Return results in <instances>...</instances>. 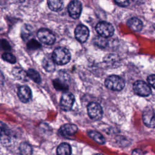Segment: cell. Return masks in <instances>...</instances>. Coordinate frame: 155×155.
I'll list each match as a JSON object with an SVG mask.
<instances>
[{
	"label": "cell",
	"mask_w": 155,
	"mask_h": 155,
	"mask_svg": "<svg viewBox=\"0 0 155 155\" xmlns=\"http://www.w3.org/2000/svg\"><path fill=\"white\" fill-rule=\"evenodd\" d=\"M51 58L55 64L62 65L67 64L70 61L71 54L67 48L64 47H58L53 51Z\"/></svg>",
	"instance_id": "cell-1"
},
{
	"label": "cell",
	"mask_w": 155,
	"mask_h": 155,
	"mask_svg": "<svg viewBox=\"0 0 155 155\" xmlns=\"http://www.w3.org/2000/svg\"><path fill=\"white\" fill-rule=\"evenodd\" d=\"M105 85L110 90L120 91L125 86V82L124 79L119 76L111 75L106 78Z\"/></svg>",
	"instance_id": "cell-2"
},
{
	"label": "cell",
	"mask_w": 155,
	"mask_h": 155,
	"mask_svg": "<svg viewBox=\"0 0 155 155\" xmlns=\"http://www.w3.org/2000/svg\"><path fill=\"white\" fill-rule=\"evenodd\" d=\"M96 30L100 36L104 38L111 37L114 31L113 26L106 21L98 22L96 26Z\"/></svg>",
	"instance_id": "cell-3"
},
{
	"label": "cell",
	"mask_w": 155,
	"mask_h": 155,
	"mask_svg": "<svg viewBox=\"0 0 155 155\" xmlns=\"http://www.w3.org/2000/svg\"><path fill=\"white\" fill-rule=\"evenodd\" d=\"M134 93L140 96H148L151 93L150 86L144 81H137L133 84Z\"/></svg>",
	"instance_id": "cell-4"
},
{
	"label": "cell",
	"mask_w": 155,
	"mask_h": 155,
	"mask_svg": "<svg viewBox=\"0 0 155 155\" xmlns=\"http://www.w3.org/2000/svg\"><path fill=\"white\" fill-rule=\"evenodd\" d=\"M37 36L42 43L47 45L54 44L56 40L54 34L50 30L45 28L40 29L37 33Z\"/></svg>",
	"instance_id": "cell-5"
},
{
	"label": "cell",
	"mask_w": 155,
	"mask_h": 155,
	"mask_svg": "<svg viewBox=\"0 0 155 155\" xmlns=\"http://www.w3.org/2000/svg\"><path fill=\"white\" fill-rule=\"evenodd\" d=\"M87 112L89 117L93 120H99L102 116V108L96 102H91L87 106Z\"/></svg>",
	"instance_id": "cell-6"
},
{
	"label": "cell",
	"mask_w": 155,
	"mask_h": 155,
	"mask_svg": "<svg viewBox=\"0 0 155 155\" xmlns=\"http://www.w3.org/2000/svg\"><path fill=\"white\" fill-rule=\"evenodd\" d=\"M74 97L73 94L70 92H65L61 96L60 107L64 111H69L71 109L74 104Z\"/></svg>",
	"instance_id": "cell-7"
},
{
	"label": "cell",
	"mask_w": 155,
	"mask_h": 155,
	"mask_svg": "<svg viewBox=\"0 0 155 155\" xmlns=\"http://www.w3.org/2000/svg\"><path fill=\"white\" fill-rule=\"evenodd\" d=\"M67 9L70 17L74 19H78L82 12V4L78 0H73L69 3Z\"/></svg>",
	"instance_id": "cell-8"
},
{
	"label": "cell",
	"mask_w": 155,
	"mask_h": 155,
	"mask_svg": "<svg viewBox=\"0 0 155 155\" xmlns=\"http://www.w3.org/2000/svg\"><path fill=\"white\" fill-rule=\"evenodd\" d=\"M142 119L147 127L151 128L155 127V112L151 108L147 107L144 110Z\"/></svg>",
	"instance_id": "cell-9"
},
{
	"label": "cell",
	"mask_w": 155,
	"mask_h": 155,
	"mask_svg": "<svg viewBox=\"0 0 155 155\" xmlns=\"http://www.w3.org/2000/svg\"><path fill=\"white\" fill-rule=\"evenodd\" d=\"M76 39L80 42H85L89 36V30L84 25L81 24L76 27L74 31Z\"/></svg>",
	"instance_id": "cell-10"
},
{
	"label": "cell",
	"mask_w": 155,
	"mask_h": 155,
	"mask_svg": "<svg viewBox=\"0 0 155 155\" xmlns=\"http://www.w3.org/2000/svg\"><path fill=\"white\" fill-rule=\"evenodd\" d=\"M18 96L21 102L26 103L28 102L31 97V91L30 88L26 85L21 86L18 89Z\"/></svg>",
	"instance_id": "cell-11"
},
{
	"label": "cell",
	"mask_w": 155,
	"mask_h": 155,
	"mask_svg": "<svg viewBox=\"0 0 155 155\" xmlns=\"http://www.w3.org/2000/svg\"><path fill=\"white\" fill-rule=\"evenodd\" d=\"M78 131V127L76 125L66 124L62 125L60 128V133L65 137H68L73 135Z\"/></svg>",
	"instance_id": "cell-12"
},
{
	"label": "cell",
	"mask_w": 155,
	"mask_h": 155,
	"mask_svg": "<svg viewBox=\"0 0 155 155\" xmlns=\"http://www.w3.org/2000/svg\"><path fill=\"white\" fill-rule=\"evenodd\" d=\"M127 25L133 31H139L142 28L143 24L139 18L133 17L128 19L127 21Z\"/></svg>",
	"instance_id": "cell-13"
},
{
	"label": "cell",
	"mask_w": 155,
	"mask_h": 155,
	"mask_svg": "<svg viewBox=\"0 0 155 155\" xmlns=\"http://www.w3.org/2000/svg\"><path fill=\"white\" fill-rule=\"evenodd\" d=\"M49 8L54 12L60 11L63 7V0H47Z\"/></svg>",
	"instance_id": "cell-14"
},
{
	"label": "cell",
	"mask_w": 155,
	"mask_h": 155,
	"mask_svg": "<svg viewBox=\"0 0 155 155\" xmlns=\"http://www.w3.org/2000/svg\"><path fill=\"white\" fill-rule=\"evenodd\" d=\"M71 148L69 144L67 143H62L58 147V155H71Z\"/></svg>",
	"instance_id": "cell-15"
},
{
	"label": "cell",
	"mask_w": 155,
	"mask_h": 155,
	"mask_svg": "<svg viewBox=\"0 0 155 155\" xmlns=\"http://www.w3.org/2000/svg\"><path fill=\"white\" fill-rule=\"evenodd\" d=\"M54 62L52 58L50 56L45 57L42 61V66L47 71H52L55 68Z\"/></svg>",
	"instance_id": "cell-16"
},
{
	"label": "cell",
	"mask_w": 155,
	"mask_h": 155,
	"mask_svg": "<svg viewBox=\"0 0 155 155\" xmlns=\"http://www.w3.org/2000/svg\"><path fill=\"white\" fill-rule=\"evenodd\" d=\"M12 73L17 79L20 81H25L27 79V78L28 77L27 73L19 67L14 68L12 70Z\"/></svg>",
	"instance_id": "cell-17"
},
{
	"label": "cell",
	"mask_w": 155,
	"mask_h": 155,
	"mask_svg": "<svg viewBox=\"0 0 155 155\" xmlns=\"http://www.w3.org/2000/svg\"><path fill=\"white\" fill-rule=\"evenodd\" d=\"M88 134L92 139L99 144H104L105 142V139L104 136L97 131H88Z\"/></svg>",
	"instance_id": "cell-18"
},
{
	"label": "cell",
	"mask_w": 155,
	"mask_h": 155,
	"mask_svg": "<svg viewBox=\"0 0 155 155\" xmlns=\"http://www.w3.org/2000/svg\"><path fill=\"white\" fill-rule=\"evenodd\" d=\"M27 75L33 81H35L36 83H40L41 79L39 74L38 71H36L35 70L33 69H29L27 71Z\"/></svg>",
	"instance_id": "cell-19"
},
{
	"label": "cell",
	"mask_w": 155,
	"mask_h": 155,
	"mask_svg": "<svg viewBox=\"0 0 155 155\" xmlns=\"http://www.w3.org/2000/svg\"><path fill=\"white\" fill-rule=\"evenodd\" d=\"M53 84L54 88L57 90H65L68 88V85L65 83V82L59 79H54L53 81Z\"/></svg>",
	"instance_id": "cell-20"
},
{
	"label": "cell",
	"mask_w": 155,
	"mask_h": 155,
	"mask_svg": "<svg viewBox=\"0 0 155 155\" xmlns=\"http://www.w3.org/2000/svg\"><path fill=\"white\" fill-rule=\"evenodd\" d=\"M19 150L22 155H30L32 151L30 145L25 142H22L21 143L19 147Z\"/></svg>",
	"instance_id": "cell-21"
},
{
	"label": "cell",
	"mask_w": 155,
	"mask_h": 155,
	"mask_svg": "<svg viewBox=\"0 0 155 155\" xmlns=\"http://www.w3.org/2000/svg\"><path fill=\"white\" fill-rule=\"evenodd\" d=\"M94 43L99 47L104 48L107 45V41L105 38L102 36H97L94 38Z\"/></svg>",
	"instance_id": "cell-22"
},
{
	"label": "cell",
	"mask_w": 155,
	"mask_h": 155,
	"mask_svg": "<svg viewBox=\"0 0 155 155\" xmlns=\"http://www.w3.org/2000/svg\"><path fill=\"white\" fill-rule=\"evenodd\" d=\"M10 131L7 128H4L1 125V142H7L10 140Z\"/></svg>",
	"instance_id": "cell-23"
},
{
	"label": "cell",
	"mask_w": 155,
	"mask_h": 155,
	"mask_svg": "<svg viewBox=\"0 0 155 155\" xmlns=\"http://www.w3.org/2000/svg\"><path fill=\"white\" fill-rule=\"evenodd\" d=\"M2 58L8 62H10L11 64H15L16 62V58L15 56H13L12 53H7V52H5L2 54Z\"/></svg>",
	"instance_id": "cell-24"
},
{
	"label": "cell",
	"mask_w": 155,
	"mask_h": 155,
	"mask_svg": "<svg viewBox=\"0 0 155 155\" xmlns=\"http://www.w3.org/2000/svg\"><path fill=\"white\" fill-rule=\"evenodd\" d=\"M41 47V44L35 39L30 40L27 44V47L30 50H35Z\"/></svg>",
	"instance_id": "cell-25"
},
{
	"label": "cell",
	"mask_w": 155,
	"mask_h": 155,
	"mask_svg": "<svg viewBox=\"0 0 155 155\" xmlns=\"http://www.w3.org/2000/svg\"><path fill=\"white\" fill-rule=\"evenodd\" d=\"M115 2L121 7H127L129 5V0H114Z\"/></svg>",
	"instance_id": "cell-26"
},
{
	"label": "cell",
	"mask_w": 155,
	"mask_h": 155,
	"mask_svg": "<svg viewBox=\"0 0 155 155\" xmlns=\"http://www.w3.org/2000/svg\"><path fill=\"white\" fill-rule=\"evenodd\" d=\"M148 82L154 88H155V74H151L147 78Z\"/></svg>",
	"instance_id": "cell-27"
},
{
	"label": "cell",
	"mask_w": 155,
	"mask_h": 155,
	"mask_svg": "<svg viewBox=\"0 0 155 155\" xmlns=\"http://www.w3.org/2000/svg\"><path fill=\"white\" fill-rule=\"evenodd\" d=\"M132 155H143V151L140 149H135L132 152Z\"/></svg>",
	"instance_id": "cell-28"
},
{
	"label": "cell",
	"mask_w": 155,
	"mask_h": 155,
	"mask_svg": "<svg viewBox=\"0 0 155 155\" xmlns=\"http://www.w3.org/2000/svg\"><path fill=\"white\" fill-rule=\"evenodd\" d=\"M93 155H103V154H100V153H96V154H93Z\"/></svg>",
	"instance_id": "cell-29"
}]
</instances>
